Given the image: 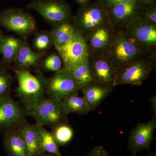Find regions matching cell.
I'll use <instances>...</instances> for the list:
<instances>
[{"label": "cell", "mask_w": 156, "mask_h": 156, "mask_svg": "<svg viewBox=\"0 0 156 156\" xmlns=\"http://www.w3.org/2000/svg\"><path fill=\"white\" fill-rule=\"evenodd\" d=\"M113 88L93 83L83 87L81 91L90 112L97 108L113 91Z\"/></svg>", "instance_id": "ac0fdd59"}, {"label": "cell", "mask_w": 156, "mask_h": 156, "mask_svg": "<svg viewBox=\"0 0 156 156\" xmlns=\"http://www.w3.org/2000/svg\"><path fill=\"white\" fill-rule=\"evenodd\" d=\"M147 156H156V154L154 153H150Z\"/></svg>", "instance_id": "d590c367"}, {"label": "cell", "mask_w": 156, "mask_h": 156, "mask_svg": "<svg viewBox=\"0 0 156 156\" xmlns=\"http://www.w3.org/2000/svg\"><path fill=\"white\" fill-rule=\"evenodd\" d=\"M87 156H108V154L103 146H98L91 150Z\"/></svg>", "instance_id": "f546056e"}, {"label": "cell", "mask_w": 156, "mask_h": 156, "mask_svg": "<svg viewBox=\"0 0 156 156\" xmlns=\"http://www.w3.org/2000/svg\"><path fill=\"white\" fill-rule=\"evenodd\" d=\"M3 143L9 156H28L25 140L19 126L5 131Z\"/></svg>", "instance_id": "e0dca14e"}, {"label": "cell", "mask_w": 156, "mask_h": 156, "mask_svg": "<svg viewBox=\"0 0 156 156\" xmlns=\"http://www.w3.org/2000/svg\"><path fill=\"white\" fill-rule=\"evenodd\" d=\"M45 70L58 72L63 66L62 60L58 53H53L43 59L41 65Z\"/></svg>", "instance_id": "83f0119b"}, {"label": "cell", "mask_w": 156, "mask_h": 156, "mask_svg": "<svg viewBox=\"0 0 156 156\" xmlns=\"http://www.w3.org/2000/svg\"><path fill=\"white\" fill-rule=\"evenodd\" d=\"M77 3L80 4V6L84 5L90 2L91 0H75Z\"/></svg>", "instance_id": "d6a6232c"}, {"label": "cell", "mask_w": 156, "mask_h": 156, "mask_svg": "<svg viewBox=\"0 0 156 156\" xmlns=\"http://www.w3.org/2000/svg\"><path fill=\"white\" fill-rule=\"evenodd\" d=\"M141 16L151 22L156 23V3L147 5L145 4Z\"/></svg>", "instance_id": "f1b7e54d"}, {"label": "cell", "mask_w": 156, "mask_h": 156, "mask_svg": "<svg viewBox=\"0 0 156 156\" xmlns=\"http://www.w3.org/2000/svg\"><path fill=\"white\" fill-rule=\"evenodd\" d=\"M78 94L70 95L62 100L65 108L68 114H88L90 111L87 102L83 97L80 96Z\"/></svg>", "instance_id": "603a6c76"}, {"label": "cell", "mask_w": 156, "mask_h": 156, "mask_svg": "<svg viewBox=\"0 0 156 156\" xmlns=\"http://www.w3.org/2000/svg\"><path fill=\"white\" fill-rule=\"evenodd\" d=\"M68 115L62 100L50 98H46L31 114L38 125L52 127L68 123Z\"/></svg>", "instance_id": "9c48e42d"}, {"label": "cell", "mask_w": 156, "mask_h": 156, "mask_svg": "<svg viewBox=\"0 0 156 156\" xmlns=\"http://www.w3.org/2000/svg\"><path fill=\"white\" fill-rule=\"evenodd\" d=\"M145 5L136 0L106 8L110 22L115 31L123 30L133 19L141 16Z\"/></svg>", "instance_id": "30bf717a"}, {"label": "cell", "mask_w": 156, "mask_h": 156, "mask_svg": "<svg viewBox=\"0 0 156 156\" xmlns=\"http://www.w3.org/2000/svg\"><path fill=\"white\" fill-rule=\"evenodd\" d=\"M134 40L144 56L154 54L156 47V23L142 16L133 19L123 30Z\"/></svg>", "instance_id": "277c9868"}, {"label": "cell", "mask_w": 156, "mask_h": 156, "mask_svg": "<svg viewBox=\"0 0 156 156\" xmlns=\"http://www.w3.org/2000/svg\"><path fill=\"white\" fill-rule=\"evenodd\" d=\"M138 1L143 4L147 5V4H152L155 2V0H138Z\"/></svg>", "instance_id": "836d02e7"}, {"label": "cell", "mask_w": 156, "mask_h": 156, "mask_svg": "<svg viewBox=\"0 0 156 156\" xmlns=\"http://www.w3.org/2000/svg\"><path fill=\"white\" fill-rule=\"evenodd\" d=\"M71 71L74 77L83 88L94 83L89 60L76 66Z\"/></svg>", "instance_id": "cb8c5ba5"}, {"label": "cell", "mask_w": 156, "mask_h": 156, "mask_svg": "<svg viewBox=\"0 0 156 156\" xmlns=\"http://www.w3.org/2000/svg\"><path fill=\"white\" fill-rule=\"evenodd\" d=\"M27 115L23 108L13 99L11 95L0 99V131L17 128Z\"/></svg>", "instance_id": "5bb4252c"}, {"label": "cell", "mask_w": 156, "mask_h": 156, "mask_svg": "<svg viewBox=\"0 0 156 156\" xmlns=\"http://www.w3.org/2000/svg\"><path fill=\"white\" fill-rule=\"evenodd\" d=\"M4 36L5 35H3V33L2 32V31L0 30V53H1V49H2Z\"/></svg>", "instance_id": "e575fe53"}, {"label": "cell", "mask_w": 156, "mask_h": 156, "mask_svg": "<svg viewBox=\"0 0 156 156\" xmlns=\"http://www.w3.org/2000/svg\"><path fill=\"white\" fill-rule=\"evenodd\" d=\"M0 26L17 34L22 38L35 34L36 20L30 13L20 8H8L0 12Z\"/></svg>", "instance_id": "3957f363"}, {"label": "cell", "mask_w": 156, "mask_h": 156, "mask_svg": "<svg viewBox=\"0 0 156 156\" xmlns=\"http://www.w3.org/2000/svg\"><path fill=\"white\" fill-rule=\"evenodd\" d=\"M105 8L119 3L130 2L136 0H99Z\"/></svg>", "instance_id": "4dcf8cb0"}, {"label": "cell", "mask_w": 156, "mask_h": 156, "mask_svg": "<svg viewBox=\"0 0 156 156\" xmlns=\"http://www.w3.org/2000/svg\"><path fill=\"white\" fill-rule=\"evenodd\" d=\"M56 50L62 60V69L71 71L88 61L90 56L83 34L77 29L68 42Z\"/></svg>", "instance_id": "5b68a950"}, {"label": "cell", "mask_w": 156, "mask_h": 156, "mask_svg": "<svg viewBox=\"0 0 156 156\" xmlns=\"http://www.w3.org/2000/svg\"><path fill=\"white\" fill-rule=\"evenodd\" d=\"M104 55L113 62L118 70L145 56L134 40L124 30L115 32Z\"/></svg>", "instance_id": "7a4b0ae2"}, {"label": "cell", "mask_w": 156, "mask_h": 156, "mask_svg": "<svg viewBox=\"0 0 156 156\" xmlns=\"http://www.w3.org/2000/svg\"><path fill=\"white\" fill-rule=\"evenodd\" d=\"M40 156H53V155L51 154H44Z\"/></svg>", "instance_id": "8d00e7d4"}, {"label": "cell", "mask_w": 156, "mask_h": 156, "mask_svg": "<svg viewBox=\"0 0 156 156\" xmlns=\"http://www.w3.org/2000/svg\"><path fill=\"white\" fill-rule=\"evenodd\" d=\"M72 21H66L53 25L50 33L56 49L68 42L76 30Z\"/></svg>", "instance_id": "44dd1931"}, {"label": "cell", "mask_w": 156, "mask_h": 156, "mask_svg": "<svg viewBox=\"0 0 156 156\" xmlns=\"http://www.w3.org/2000/svg\"><path fill=\"white\" fill-rule=\"evenodd\" d=\"M27 147L28 156H40L44 154L40 146L37 124H31L24 119L19 126Z\"/></svg>", "instance_id": "d6986e66"}, {"label": "cell", "mask_w": 156, "mask_h": 156, "mask_svg": "<svg viewBox=\"0 0 156 156\" xmlns=\"http://www.w3.org/2000/svg\"><path fill=\"white\" fill-rule=\"evenodd\" d=\"M16 74L18 86L15 92L27 115H31L35 109L46 99L45 85L47 78L42 73L37 75L29 71L10 68Z\"/></svg>", "instance_id": "6da1fadb"}, {"label": "cell", "mask_w": 156, "mask_h": 156, "mask_svg": "<svg viewBox=\"0 0 156 156\" xmlns=\"http://www.w3.org/2000/svg\"><path fill=\"white\" fill-rule=\"evenodd\" d=\"M89 62L94 83L114 88L118 69L105 55L90 56Z\"/></svg>", "instance_id": "9a60e30c"}, {"label": "cell", "mask_w": 156, "mask_h": 156, "mask_svg": "<svg viewBox=\"0 0 156 156\" xmlns=\"http://www.w3.org/2000/svg\"><path fill=\"white\" fill-rule=\"evenodd\" d=\"M73 21L77 29L83 34L110 23L106 8L99 0L80 6Z\"/></svg>", "instance_id": "8992f818"}, {"label": "cell", "mask_w": 156, "mask_h": 156, "mask_svg": "<svg viewBox=\"0 0 156 156\" xmlns=\"http://www.w3.org/2000/svg\"><path fill=\"white\" fill-rule=\"evenodd\" d=\"M40 146L42 152L49 153L56 156H62L59 151V145L51 132L44 126L38 125Z\"/></svg>", "instance_id": "7402d4cb"}, {"label": "cell", "mask_w": 156, "mask_h": 156, "mask_svg": "<svg viewBox=\"0 0 156 156\" xmlns=\"http://www.w3.org/2000/svg\"><path fill=\"white\" fill-rule=\"evenodd\" d=\"M82 88L72 71L62 68L46 79L45 93L50 98L62 100L70 95L77 94Z\"/></svg>", "instance_id": "ba28073f"}, {"label": "cell", "mask_w": 156, "mask_h": 156, "mask_svg": "<svg viewBox=\"0 0 156 156\" xmlns=\"http://www.w3.org/2000/svg\"><path fill=\"white\" fill-rule=\"evenodd\" d=\"M156 128L155 117L147 122L140 123L130 132L128 146L132 154H137L143 151H149L154 140Z\"/></svg>", "instance_id": "4fadbf2b"}, {"label": "cell", "mask_w": 156, "mask_h": 156, "mask_svg": "<svg viewBox=\"0 0 156 156\" xmlns=\"http://www.w3.org/2000/svg\"><path fill=\"white\" fill-rule=\"evenodd\" d=\"M8 70L0 66V99L11 95V85L14 78Z\"/></svg>", "instance_id": "4316f807"}, {"label": "cell", "mask_w": 156, "mask_h": 156, "mask_svg": "<svg viewBox=\"0 0 156 156\" xmlns=\"http://www.w3.org/2000/svg\"><path fill=\"white\" fill-rule=\"evenodd\" d=\"M25 39L12 35L4 36L1 49L2 58L0 66L7 69L11 68V65L15 61L20 48Z\"/></svg>", "instance_id": "ffe728a7"}, {"label": "cell", "mask_w": 156, "mask_h": 156, "mask_svg": "<svg viewBox=\"0 0 156 156\" xmlns=\"http://www.w3.org/2000/svg\"><path fill=\"white\" fill-rule=\"evenodd\" d=\"M115 33L111 23H106L84 35L90 56H103L109 48Z\"/></svg>", "instance_id": "7c38bea8"}, {"label": "cell", "mask_w": 156, "mask_h": 156, "mask_svg": "<svg viewBox=\"0 0 156 156\" xmlns=\"http://www.w3.org/2000/svg\"><path fill=\"white\" fill-rule=\"evenodd\" d=\"M46 54L45 52H37L33 50L29 45L27 39H25L17 53L14 66L11 68L29 71L31 67H38L41 65Z\"/></svg>", "instance_id": "2e32d148"}, {"label": "cell", "mask_w": 156, "mask_h": 156, "mask_svg": "<svg viewBox=\"0 0 156 156\" xmlns=\"http://www.w3.org/2000/svg\"><path fill=\"white\" fill-rule=\"evenodd\" d=\"M26 8L37 11L53 25L72 21L73 18L70 6L64 0H33Z\"/></svg>", "instance_id": "52a82bcc"}, {"label": "cell", "mask_w": 156, "mask_h": 156, "mask_svg": "<svg viewBox=\"0 0 156 156\" xmlns=\"http://www.w3.org/2000/svg\"><path fill=\"white\" fill-rule=\"evenodd\" d=\"M144 57L118 70L114 87L120 85L140 86L148 77L154 65Z\"/></svg>", "instance_id": "8fae6325"}, {"label": "cell", "mask_w": 156, "mask_h": 156, "mask_svg": "<svg viewBox=\"0 0 156 156\" xmlns=\"http://www.w3.org/2000/svg\"><path fill=\"white\" fill-rule=\"evenodd\" d=\"M51 131L59 146H65L69 143L74 136V131L68 123H62L52 127Z\"/></svg>", "instance_id": "d4e9b609"}, {"label": "cell", "mask_w": 156, "mask_h": 156, "mask_svg": "<svg viewBox=\"0 0 156 156\" xmlns=\"http://www.w3.org/2000/svg\"><path fill=\"white\" fill-rule=\"evenodd\" d=\"M54 46L50 32L42 30L36 34L33 42V48L36 52H45Z\"/></svg>", "instance_id": "484cf974"}, {"label": "cell", "mask_w": 156, "mask_h": 156, "mask_svg": "<svg viewBox=\"0 0 156 156\" xmlns=\"http://www.w3.org/2000/svg\"><path fill=\"white\" fill-rule=\"evenodd\" d=\"M128 156H139L137 155V154H132L131 155Z\"/></svg>", "instance_id": "74e56055"}, {"label": "cell", "mask_w": 156, "mask_h": 156, "mask_svg": "<svg viewBox=\"0 0 156 156\" xmlns=\"http://www.w3.org/2000/svg\"><path fill=\"white\" fill-rule=\"evenodd\" d=\"M151 107L154 112V117H156V94L153 95L150 98Z\"/></svg>", "instance_id": "1f68e13d"}]
</instances>
